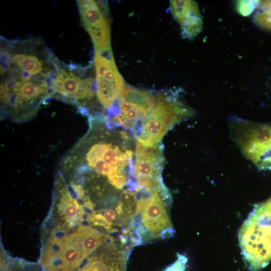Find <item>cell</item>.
Instances as JSON below:
<instances>
[{
    "mask_svg": "<svg viewBox=\"0 0 271 271\" xmlns=\"http://www.w3.org/2000/svg\"><path fill=\"white\" fill-rule=\"evenodd\" d=\"M127 252L113 242L96 250L77 271H126Z\"/></svg>",
    "mask_w": 271,
    "mask_h": 271,
    "instance_id": "7c38bea8",
    "label": "cell"
},
{
    "mask_svg": "<svg viewBox=\"0 0 271 271\" xmlns=\"http://www.w3.org/2000/svg\"><path fill=\"white\" fill-rule=\"evenodd\" d=\"M156 96L149 91L125 85L108 119L114 125L131 131L136 137L155 104Z\"/></svg>",
    "mask_w": 271,
    "mask_h": 271,
    "instance_id": "ba28073f",
    "label": "cell"
},
{
    "mask_svg": "<svg viewBox=\"0 0 271 271\" xmlns=\"http://www.w3.org/2000/svg\"><path fill=\"white\" fill-rule=\"evenodd\" d=\"M193 114L192 109L175 95L159 93L151 111L143 122L136 140L146 147L159 145L172 127Z\"/></svg>",
    "mask_w": 271,
    "mask_h": 271,
    "instance_id": "5b68a950",
    "label": "cell"
},
{
    "mask_svg": "<svg viewBox=\"0 0 271 271\" xmlns=\"http://www.w3.org/2000/svg\"><path fill=\"white\" fill-rule=\"evenodd\" d=\"M87 132L62 157L63 172L77 177H102L117 190L133 186L131 139L105 116L88 117Z\"/></svg>",
    "mask_w": 271,
    "mask_h": 271,
    "instance_id": "7a4b0ae2",
    "label": "cell"
},
{
    "mask_svg": "<svg viewBox=\"0 0 271 271\" xmlns=\"http://www.w3.org/2000/svg\"><path fill=\"white\" fill-rule=\"evenodd\" d=\"M136 206L133 217L137 220V232L150 239L171 235L174 230L163 198L170 199L169 192L155 189H134Z\"/></svg>",
    "mask_w": 271,
    "mask_h": 271,
    "instance_id": "8992f818",
    "label": "cell"
},
{
    "mask_svg": "<svg viewBox=\"0 0 271 271\" xmlns=\"http://www.w3.org/2000/svg\"><path fill=\"white\" fill-rule=\"evenodd\" d=\"M94 70L98 101L108 117L113 113L125 86L111 49L95 51Z\"/></svg>",
    "mask_w": 271,
    "mask_h": 271,
    "instance_id": "9c48e42d",
    "label": "cell"
},
{
    "mask_svg": "<svg viewBox=\"0 0 271 271\" xmlns=\"http://www.w3.org/2000/svg\"><path fill=\"white\" fill-rule=\"evenodd\" d=\"M76 240L86 257L94 252L108 236L89 226H80L74 232Z\"/></svg>",
    "mask_w": 271,
    "mask_h": 271,
    "instance_id": "5bb4252c",
    "label": "cell"
},
{
    "mask_svg": "<svg viewBox=\"0 0 271 271\" xmlns=\"http://www.w3.org/2000/svg\"><path fill=\"white\" fill-rule=\"evenodd\" d=\"M173 18L180 25L184 38L192 39L202 31L203 22L197 4L194 1H170Z\"/></svg>",
    "mask_w": 271,
    "mask_h": 271,
    "instance_id": "4fadbf2b",
    "label": "cell"
},
{
    "mask_svg": "<svg viewBox=\"0 0 271 271\" xmlns=\"http://www.w3.org/2000/svg\"><path fill=\"white\" fill-rule=\"evenodd\" d=\"M238 241L251 270L262 269L271 261V197L254 206L239 230Z\"/></svg>",
    "mask_w": 271,
    "mask_h": 271,
    "instance_id": "3957f363",
    "label": "cell"
},
{
    "mask_svg": "<svg viewBox=\"0 0 271 271\" xmlns=\"http://www.w3.org/2000/svg\"><path fill=\"white\" fill-rule=\"evenodd\" d=\"M0 44L1 118L28 122L52 98L62 61L39 37L9 40L1 36Z\"/></svg>",
    "mask_w": 271,
    "mask_h": 271,
    "instance_id": "6da1fadb",
    "label": "cell"
},
{
    "mask_svg": "<svg viewBox=\"0 0 271 271\" xmlns=\"http://www.w3.org/2000/svg\"><path fill=\"white\" fill-rule=\"evenodd\" d=\"M231 136L243 155L260 170L271 169V125L237 117L230 120Z\"/></svg>",
    "mask_w": 271,
    "mask_h": 271,
    "instance_id": "52a82bcc",
    "label": "cell"
},
{
    "mask_svg": "<svg viewBox=\"0 0 271 271\" xmlns=\"http://www.w3.org/2000/svg\"><path fill=\"white\" fill-rule=\"evenodd\" d=\"M253 20L258 27L271 32V1H259Z\"/></svg>",
    "mask_w": 271,
    "mask_h": 271,
    "instance_id": "9a60e30c",
    "label": "cell"
},
{
    "mask_svg": "<svg viewBox=\"0 0 271 271\" xmlns=\"http://www.w3.org/2000/svg\"><path fill=\"white\" fill-rule=\"evenodd\" d=\"M187 257L180 254L175 262L164 271H186Z\"/></svg>",
    "mask_w": 271,
    "mask_h": 271,
    "instance_id": "2e32d148",
    "label": "cell"
},
{
    "mask_svg": "<svg viewBox=\"0 0 271 271\" xmlns=\"http://www.w3.org/2000/svg\"><path fill=\"white\" fill-rule=\"evenodd\" d=\"M80 19L95 51L111 49L110 21L105 1H77Z\"/></svg>",
    "mask_w": 271,
    "mask_h": 271,
    "instance_id": "8fae6325",
    "label": "cell"
},
{
    "mask_svg": "<svg viewBox=\"0 0 271 271\" xmlns=\"http://www.w3.org/2000/svg\"><path fill=\"white\" fill-rule=\"evenodd\" d=\"M135 145L132 172L135 186L168 192L162 178L164 163L162 146L146 147L137 140Z\"/></svg>",
    "mask_w": 271,
    "mask_h": 271,
    "instance_id": "30bf717a",
    "label": "cell"
},
{
    "mask_svg": "<svg viewBox=\"0 0 271 271\" xmlns=\"http://www.w3.org/2000/svg\"><path fill=\"white\" fill-rule=\"evenodd\" d=\"M92 66L62 62L53 85L52 98L75 106L82 114L92 115L93 109L100 103L95 75L91 74Z\"/></svg>",
    "mask_w": 271,
    "mask_h": 271,
    "instance_id": "277c9868",
    "label": "cell"
}]
</instances>
